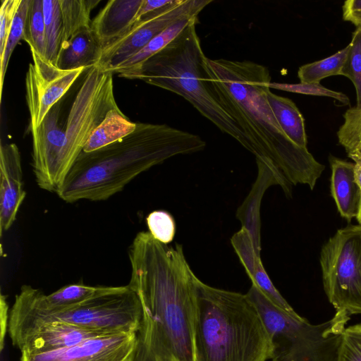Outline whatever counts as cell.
Segmentation results:
<instances>
[{
	"label": "cell",
	"instance_id": "1",
	"mask_svg": "<svg viewBox=\"0 0 361 361\" xmlns=\"http://www.w3.org/2000/svg\"><path fill=\"white\" fill-rule=\"evenodd\" d=\"M128 284L138 296L142 319L128 361H195L193 327L197 277L183 247L138 233L128 250Z\"/></svg>",
	"mask_w": 361,
	"mask_h": 361
},
{
	"label": "cell",
	"instance_id": "2",
	"mask_svg": "<svg viewBox=\"0 0 361 361\" xmlns=\"http://www.w3.org/2000/svg\"><path fill=\"white\" fill-rule=\"evenodd\" d=\"M205 70L209 90L240 128L250 152L271 160L291 184L313 190L325 166L279 125L266 95L271 82L268 68L246 60L207 58Z\"/></svg>",
	"mask_w": 361,
	"mask_h": 361
},
{
	"label": "cell",
	"instance_id": "3",
	"mask_svg": "<svg viewBox=\"0 0 361 361\" xmlns=\"http://www.w3.org/2000/svg\"><path fill=\"white\" fill-rule=\"evenodd\" d=\"M205 147L197 135L166 124L136 123L135 130L123 139L90 152L82 151L56 195L68 203L106 200L152 166Z\"/></svg>",
	"mask_w": 361,
	"mask_h": 361
},
{
	"label": "cell",
	"instance_id": "4",
	"mask_svg": "<svg viewBox=\"0 0 361 361\" xmlns=\"http://www.w3.org/2000/svg\"><path fill=\"white\" fill-rule=\"evenodd\" d=\"M193 343L195 361H267L271 355L269 334L247 295L199 279Z\"/></svg>",
	"mask_w": 361,
	"mask_h": 361
},
{
	"label": "cell",
	"instance_id": "5",
	"mask_svg": "<svg viewBox=\"0 0 361 361\" xmlns=\"http://www.w3.org/2000/svg\"><path fill=\"white\" fill-rule=\"evenodd\" d=\"M198 23L190 24L169 44L138 67L118 75L142 80L183 97L221 132L250 151L248 142L240 128L208 87L205 70L207 57L196 32Z\"/></svg>",
	"mask_w": 361,
	"mask_h": 361
},
{
	"label": "cell",
	"instance_id": "6",
	"mask_svg": "<svg viewBox=\"0 0 361 361\" xmlns=\"http://www.w3.org/2000/svg\"><path fill=\"white\" fill-rule=\"evenodd\" d=\"M257 307L271 344V361H337L350 315L336 311L329 321L311 324L273 305L254 285L246 293Z\"/></svg>",
	"mask_w": 361,
	"mask_h": 361
},
{
	"label": "cell",
	"instance_id": "7",
	"mask_svg": "<svg viewBox=\"0 0 361 361\" xmlns=\"http://www.w3.org/2000/svg\"><path fill=\"white\" fill-rule=\"evenodd\" d=\"M142 312L138 296L127 285L115 286L111 291L71 309L9 324L8 328L13 345L20 350L37 331L52 323H65L110 334H136Z\"/></svg>",
	"mask_w": 361,
	"mask_h": 361
},
{
	"label": "cell",
	"instance_id": "8",
	"mask_svg": "<svg viewBox=\"0 0 361 361\" xmlns=\"http://www.w3.org/2000/svg\"><path fill=\"white\" fill-rule=\"evenodd\" d=\"M324 290L336 311L361 314V224L337 230L322 246Z\"/></svg>",
	"mask_w": 361,
	"mask_h": 361
},
{
	"label": "cell",
	"instance_id": "9",
	"mask_svg": "<svg viewBox=\"0 0 361 361\" xmlns=\"http://www.w3.org/2000/svg\"><path fill=\"white\" fill-rule=\"evenodd\" d=\"M212 2V0H178L145 16L125 35L103 49L97 66L102 71L114 73L119 66L142 49L170 25L185 16H198Z\"/></svg>",
	"mask_w": 361,
	"mask_h": 361
},
{
	"label": "cell",
	"instance_id": "10",
	"mask_svg": "<svg viewBox=\"0 0 361 361\" xmlns=\"http://www.w3.org/2000/svg\"><path fill=\"white\" fill-rule=\"evenodd\" d=\"M32 63L25 76V99L30 120L28 130L37 128L49 110L86 69L61 70L31 49Z\"/></svg>",
	"mask_w": 361,
	"mask_h": 361
},
{
	"label": "cell",
	"instance_id": "11",
	"mask_svg": "<svg viewBox=\"0 0 361 361\" xmlns=\"http://www.w3.org/2000/svg\"><path fill=\"white\" fill-rule=\"evenodd\" d=\"M114 288L75 283L65 286L46 295L39 289L24 285L16 295L9 312L8 324L71 309L91 298L109 293Z\"/></svg>",
	"mask_w": 361,
	"mask_h": 361
},
{
	"label": "cell",
	"instance_id": "12",
	"mask_svg": "<svg viewBox=\"0 0 361 361\" xmlns=\"http://www.w3.org/2000/svg\"><path fill=\"white\" fill-rule=\"evenodd\" d=\"M135 341V333L111 334L51 352H21L20 361H128Z\"/></svg>",
	"mask_w": 361,
	"mask_h": 361
},
{
	"label": "cell",
	"instance_id": "13",
	"mask_svg": "<svg viewBox=\"0 0 361 361\" xmlns=\"http://www.w3.org/2000/svg\"><path fill=\"white\" fill-rule=\"evenodd\" d=\"M257 176L247 196L238 208L235 216L242 228L249 233L255 251L260 255V206L265 191L272 185H280L288 197H291V183L269 159L256 157Z\"/></svg>",
	"mask_w": 361,
	"mask_h": 361
},
{
	"label": "cell",
	"instance_id": "14",
	"mask_svg": "<svg viewBox=\"0 0 361 361\" xmlns=\"http://www.w3.org/2000/svg\"><path fill=\"white\" fill-rule=\"evenodd\" d=\"M23 189L20 154L14 143L0 147V234L15 221L25 197Z\"/></svg>",
	"mask_w": 361,
	"mask_h": 361
},
{
	"label": "cell",
	"instance_id": "15",
	"mask_svg": "<svg viewBox=\"0 0 361 361\" xmlns=\"http://www.w3.org/2000/svg\"><path fill=\"white\" fill-rule=\"evenodd\" d=\"M143 0H110L92 20L91 29L103 49L125 35L138 20Z\"/></svg>",
	"mask_w": 361,
	"mask_h": 361
},
{
	"label": "cell",
	"instance_id": "16",
	"mask_svg": "<svg viewBox=\"0 0 361 361\" xmlns=\"http://www.w3.org/2000/svg\"><path fill=\"white\" fill-rule=\"evenodd\" d=\"M108 335L111 334L65 323H52L37 331L25 341L20 351L27 353L51 352Z\"/></svg>",
	"mask_w": 361,
	"mask_h": 361
},
{
	"label": "cell",
	"instance_id": "17",
	"mask_svg": "<svg viewBox=\"0 0 361 361\" xmlns=\"http://www.w3.org/2000/svg\"><path fill=\"white\" fill-rule=\"evenodd\" d=\"M329 160L331 196L341 216L350 221L358 214L361 200V189L355 178V164L331 155Z\"/></svg>",
	"mask_w": 361,
	"mask_h": 361
},
{
	"label": "cell",
	"instance_id": "18",
	"mask_svg": "<svg viewBox=\"0 0 361 361\" xmlns=\"http://www.w3.org/2000/svg\"><path fill=\"white\" fill-rule=\"evenodd\" d=\"M103 47L91 29V26L76 32L60 47L56 66L61 70H87L97 66Z\"/></svg>",
	"mask_w": 361,
	"mask_h": 361
},
{
	"label": "cell",
	"instance_id": "19",
	"mask_svg": "<svg viewBox=\"0 0 361 361\" xmlns=\"http://www.w3.org/2000/svg\"><path fill=\"white\" fill-rule=\"evenodd\" d=\"M268 103L286 135L297 145L307 148V139L304 118L295 104L290 99L266 91Z\"/></svg>",
	"mask_w": 361,
	"mask_h": 361
},
{
	"label": "cell",
	"instance_id": "20",
	"mask_svg": "<svg viewBox=\"0 0 361 361\" xmlns=\"http://www.w3.org/2000/svg\"><path fill=\"white\" fill-rule=\"evenodd\" d=\"M135 128L136 123L130 121L118 107L112 109L92 133L83 152H90L118 141Z\"/></svg>",
	"mask_w": 361,
	"mask_h": 361
},
{
	"label": "cell",
	"instance_id": "21",
	"mask_svg": "<svg viewBox=\"0 0 361 361\" xmlns=\"http://www.w3.org/2000/svg\"><path fill=\"white\" fill-rule=\"evenodd\" d=\"M196 21H199L198 16H185L177 20L153 38L139 52L124 61L114 73H119L138 67L166 47L190 24Z\"/></svg>",
	"mask_w": 361,
	"mask_h": 361
},
{
	"label": "cell",
	"instance_id": "22",
	"mask_svg": "<svg viewBox=\"0 0 361 361\" xmlns=\"http://www.w3.org/2000/svg\"><path fill=\"white\" fill-rule=\"evenodd\" d=\"M59 2L63 23L61 46L80 30L91 26V11L100 0H59Z\"/></svg>",
	"mask_w": 361,
	"mask_h": 361
},
{
	"label": "cell",
	"instance_id": "23",
	"mask_svg": "<svg viewBox=\"0 0 361 361\" xmlns=\"http://www.w3.org/2000/svg\"><path fill=\"white\" fill-rule=\"evenodd\" d=\"M43 13L45 25V58L56 66L63 33L59 0H43Z\"/></svg>",
	"mask_w": 361,
	"mask_h": 361
},
{
	"label": "cell",
	"instance_id": "24",
	"mask_svg": "<svg viewBox=\"0 0 361 361\" xmlns=\"http://www.w3.org/2000/svg\"><path fill=\"white\" fill-rule=\"evenodd\" d=\"M348 51V45L324 59L300 66L298 77L300 82L320 83L327 77L341 75Z\"/></svg>",
	"mask_w": 361,
	"mask_h": 361
},
{
	"label": "cell",
	"instance_id": "25",
	"mask_svg": "<svg viewBox=\"0 0 361 361\" xmlns=\"http://www.w3.org/2000/svg\"><path fill=\"white\" fill-rule=\"evenodd\" d=\"M343 118L337 131L338 143L349 158L361 157V107L349 108L344 113Z\"/></svg>",
	"mask_w": 361,
	"mask_h": 361
},
{
	"label": "cell",
	"instance_id": "26",
	"mask_svg": "<svg viewBox=\"0 0 361 361\" xmlns=\"http://www.w3.org/2000/svg\"><path fill=\"white\" fill-rule=\"evenodd\" d=\"M45 25L43 13V0H31L23 40L39 55L45 57Z\"/></svg>",
	"mask_w": 361,
	"mask_h": 361
},
{
	"label": "cell",
	"instance_id": "27",
	"mask_svg": "<svg viewBox=\"0 0 361 361\" xmlns=\"http://www.w3.org/2000/svg\"><path fill=\"white\" fill-rule=\"evenodd\" d=\"M31 0H20L14 16L2 56L0 58L1 95L4 78L11 54L20 39H23L27 16Z\"/></svg>",
	"mask_w": 361,
	"mask_h": 361
},
{
	"label": "cell",
	"instance_id": "28",
	"mask_svg": "<svg viewBox=\"0 0 361 361\" xmlns=\"http://www.w3.org/2000/svg\"><path fill=\"white\" fill-rule=\"evenodd\" d=\"M341 75L353 82L356 92L355 106L361 107V27H357L352 34Z\"/></svg>",
	"mask_w": 361,
	"mask_h": 361
},
{
	"label": "cell",
	"instance_id": "29",
	"mask_svg": "<svg viewBox=\"0 0 361 361\" xmlns=\"http://www.w3.org/2000/svg\"><path fill=\"white\" fill-rule=\"evenodd\" d=\"M149 233L157 241L169 244L176 233V222L171 214L164 210H155L146 218Z\"/></svg>",
	"mask_w": 361,
	"mask_h": 361
},
{
	"label": "cell",
	"instance_id": "30",
	"mask_svg": "<svg viewBox=\"0 0 361 361\" xmlns=\"http://www.w3.org/2000/svg\"><path fill=\"white\" fill-rule=\"evenodd\" d=\"M231 242L247 274L250 277L255 270L256 265L261 261V257L255 250L249 233L245 228H241L232 236Z\"/></svg>",
	"mask_w": 361,
	"mask_h": 361
},
{
	"label": "cell",
	"instance_id": "31",
	"mask_svg": "<svg viewBox=\"0 0 361 361\" xmlns=\"http://www.w3.org/2000/svg\"><path fill=\"white\" fill-rule=\"evenodd\" d=\"M269 87L307 95L327 97L338 100L343 105H348L350 99L346 94L328 89L320 83L299 82L295 84L271 82Z\"/></svg>",
	"mask_w": 361,
	"mask_h": 361
},
{
	"label": "cell",
	"instance_id": "32",
	"mask_svg": "<svg viewBox=\"0 0 361 361\" xmlns=\"http://www.w3.org/2000/svg\"><path fill=\"white\" fill-rule=\"evenodd\" d=\"M337 361H361V324L345 328Z\"/></svg>",
	"mask_w": 361,
	"mask_h": 361
},
{
	"label": "cell",
	"instance_id": "33",
	"mask_svg": "<svg viewBox=\"0 0 361 361\" xmlns=\"http://www.w3.org/2000/svg\"><path fill=\"white\" fill-rule=\"evenodd\" d=\"M20 0H2L0 10V58L2 56L13 20Z\"/></svg>",
	"mask_w": 361,
	"mask_h": 361
},
{
	"label": "cell",
	"instance_id": "34",
	"mask_svg": "<svg viewBox=\"0 0 361 361\" xmlns=\"http://www.w3.org/2000/svg\"><path fill=\"white\" fill-rule=\"evenodd\" d=\"M343 19L361 27V0H348L342 6Z\"/></svg>",
	"mask_w": 361,
	"mask_h": 361
},
{
	"label": "cell",
	"instance_id": "35",
	"mask_svg": "<svg viewBox=\"0 0 361 361\" xmlns=\"http://www.w3.org/2000/svg\"><path fill=\"white\" fill-rule=\"evenodd\" d=\"M9 314L8 305L6 295L1 294L0 297V350L4 347L5 336L8 327Z\"/></svg>",
	"mask_w": 361,
	"mask_h": 361
},
{
	"label": "cell",
	"instance_id": "36",
	"mask_svg": "<svg viewBox=\"0 0 361 361\" xmlns=\"http://www.w3.org/2000/svg\"><path fill=\"white\" fill-rule=\"evenodd\" d=\"M178 0H143L140 6L138 20L145 16L159 11L164 7L176 3Z\"/></svg>",
	"mask_w": 361,
	"mask_h": 361
},
{
	"label": "cell",
	"instance_id": "37",
	"mask_svg": "<svg viewBox=\"0 0 361 361\" xmlns=\"http://www.w3.org/2000/svg\"><path fill=\"white\" fill-rule=\"evenodd\" d=\"M351 159L354 161L355 178L361 189V157H353Z\"/></svg>",
	"mask_w": 361,
	"mask_h": 361
},
{
	"label": "cell",
	"instance_id": "38",
	"mask_svg": "<svg viewBox=\"0 0 361 361\" xmlns=\"http://www.w3.org/2000/svg\"><path fill=\"white\" fill-rule=\"evenodd\" d=\"M356 219H357L358 223L361 224V200H360V203L358 214H357Z\"/></svg>",
	"mask_w": 361,
	"mask_h": 361
}]
</instances>
